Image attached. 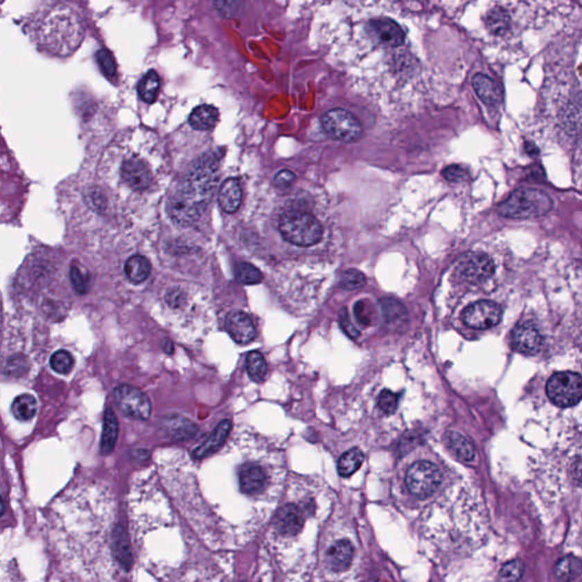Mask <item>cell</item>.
Wrapping results in <instances>:
<instances>
[{
    "mask_svg": "<svg viewBox=\"0 0 582 582\" xmlns=\"http://www.w3.org/2000/svg\"><path fill=\"white\" fill-rule=\"evenodd\" d=\"M218 168L214 156H204L190 168L177 190L205 211L218 184Z\"/></svg>",
    "mask_w": 582,
    "mask_h": 582,
    "instance_id": "6da1fadb",
    "label": "cell"
},
{
    "mask_svg": "<svg viewBox=\"0 0 582 582\" xmlns=\"http://www.w3.org/2000/svg\"><path fill=\"white\" fill-rule=\"evenodd\" d=\"M42 23V42L47 44L49 49H53L58 53H65L72 51L70 46L65 42H70L71 46L78 47L81 40V29L76 17H74L67 8H55L44 17Z\"/></svg>",
    "mask_w": 582,
    "mask_h": 582,
    "instance_id": "7a4b0ae2",
    "label": "cell"
},
{
    "mask_svg": "<svg viewBox=\"0 0 582 582\" xmlns=\"http://www.w3.org/2000/svg\"><path fill=\"white\" fill-rule=\"evenodd\" d=\"M553 206V200L543 190L521 188L498 206V213L507 218H537L551 212Z\"/></svg>",
    "mask_w": 582,
    "mask_h": 582,
    "instance_id": "3957f363",
    "label": "cell"
},
{
    "mask_svg": "<svg viewBox=\"0 0 582 582\" xmlns=\"http://www.w3.org/2000/svg\"><path fill=\"white\" fill-rule=\"evenodd\" d=\"M279 230L285 240L299 247H310L322 239L323 229L319 220L299 211L285 213L279 221Z\"/></svg>",
    "mask_w": 582,
    "mask_h": 582,
    "instance_id": "277c9868",
    "label": "cell"
},
{
    "mask_svg": "<svg viewBox=\"0 0 582 582\" xmlns=\"http://www.w3.org/2000/svg\"><path fill=\"white\" fill-rule=\"evenodd\" d=\"M321 123L328 134L342 143H355L363 134L360 121L342 108H333L326 112L321 118Z\"/></svg>",
    "mask_w": 582,
    "mask_h": 582,
    "instance_id": "5b68a950",
    "label": "cell"
},
{
    "mask_svg": "<svg viewBox=\"0 0 582 582\" xmlns=\"http://www.w3.org/2000/svg\"><path fill=\"white\" fill-rule=\"evenodd\" d=\"M405 480L408 491L424 500L438 491L441 484V472L434 463L420 461L408 468Z\"/></svg>",
    "mask_w": 582,
    "mask_h": 582,
    "instance_id": "8992f818",
    "label": "cell"
},
{
    "mask_svg": "<svg viewBox=\"0 0 582 582\" xmlns=\"http://www.w3.org/2000/svg\"><path fill=\"white\" fill-rule=\"evenodd\" d=\"M546 389L555 405L570 407L582 399V378L574 372H560L548 380Z\"/></svg>",
    "mask_w": 582,
    "mask_h": 582,
    "instance_id": "52a82bcc",
    "label": "cell"
},
{
    "mask_svg": "<svg viewBox=\"0 0 582 582\" xmlns=\"http://www.w3.org/2000/svg\"><path fill=\"white\" fill-rule=\"evenodd\" d=\"M117 406L124 414L140 421L148 420L152 414V403L148 396L130 385H121L114 390Z\"/></svg>",
    "mask_w": 582,
    "mask_h": 582,
    "instance_id": "ba28073f",
    "label": "cell"
},
{
    "mask_svg": "<svg viewBox=\"0 0 582 582\" xmlns=\"http://www.w3.org/2000/svg\"><path fill=\"white\" fill-rule=\"evenodd\" d=\"M500 307L491 301H477L466 307L463 312V321L471 329H491L500 323Z\"/></svg>",
    "mask_w": 582,
    "mask_h": 582,
    "instance_id": "9c48e42d",
    "label": "cell"
},
{
    "mask_svg": "<svg viewBox=\"0 0 582 582\" xmlns=\"http://www.w3.org/2000/svg\"><path fill=\"white\" fill-rule=\"evenodd\" d=\"M369 35L378 46L402 47L405 44V32L393 19L380 17L369 21Z\"/></svg>",
    "mask_w": 582,
    "mask_h": 582,
    "instance_id": "30bf717a",
    "label": "cell"
},
{
    "mask_svg": "<svg viewBox=\"0 0 582 582\" xmlns=\"http://www.w3.org/2000/svg\"><path fill=\"white\" fill-rule=\"evenodd\" d=\"M494 262L484 253L468 254L457 266L459 278L470 283L486 281L494 274Z\"/></svg>",
    "mask_w": 582,
    "mask_h": 582,
    "instance_id": "8fae6325",
    "label": "cell"
},
{
    "mask_svg": "<svg viewBox=\"0 0 582 582\" xmlns=\"http://www.w3.org/2000/svg\"><path fill=\"white\" fill-rule=\"evenodd\" d=\"M168 213L172 221L181 227H189L202 216L204 209L189 200L179 190L175 191L168 202Z\"/></svg>",
    "mask_w": 582,
    "mask_h": 582,
    "instance_id": "7c38bea8",
    "label": "cell"
},
{
    "mask_svg": "<svg viewBox=\"0 0 582 582\" xmlns=\"http://www.w3.org/2000/svg\"><path fill=\"white\" fill-rule=\"evenodd\" d=\"M225 329L234 342L246 345L256 337V329L248 314L241 310H233L225 319Z\"/></svg>",
    "mask_w": 582,
    "mask_h": 582,
    "instance_id": "4fadbf2b",
    "label": "cell"
},
{
    "mask_svg": "<svg viewBox=\"0 0 582 582\" xmlns=\"http://www.w3.org/2000/svg\"><path fill=\"white\" fill-rule=\"evenodd\" d=\"M541 345H543V337L539 330L531 323H522L513 330V349L521 354H536L541 349Z\"/></svg>",
    "mask_w": 582,
    "mask_h": 582,
    "instance_id": "5bb4252c",
    "label": "cell"
},
{
    "mask_svg": "<svg viewBox=\"0 0 582 582\" xmlns=\"http://www.w3.org/2000/svg\"><path fill=\"white\" fill-rule=\"evenodd\" d=\"M304 511L294 504L282 507L276 516L278 531L287 537L297 536L304 528Z\"/></svg>",
    "mask_w": 582,
    "mask_h": 582,
    "instance_id": "9a60e30c",
    "label": "cell"
},
{
    "mask_svg": "<svg viewBox=\"0 0 582 582\" xmlns=\"http://www.w3.org/2000/svg\"><path fill=\"white\" fill-rule=\"evenodd\" d=\"M122 175L129 186L136 191H145L152 182L148 166L138 159H127L122 168Z\"/></svg>",
    "mask_w": 582,
    "mask_h": 582,
    "instance_id": "2e32d148",
    "label": "cell"
},
{
    "mask_svg": "<svg viewBox=\"0 0 582 582\" xmlns=\"http://www.w3.org/2000/svg\"><path fill=\"white\" fill-rule=\"evenodd\" d=\"M267 484V475L262 466L245 464L239 470V486L244 494L255 495L262 491Z\"/></svg>",
    "mask_w": 582,
    "mask_h": 582,
    "instance_id": "e0dca14e",
    "label": "cell"
},
{
    "mask_svg": "<svg viewBox=\"0 0 582 582\" xmlns=\"http://www.w3.org/2000/svg\"><path fill=\"white\" fill-rule=\"evenodd\" d=\"M472 86L479 98L489 106H497L502 103L503 92L502 89L489 76L478 73L472 79Z\"/></svg>",
    "mask_w": 582,
    "mask_h": 582,
    "instance_id": "ac0fdd59",
    "label": "cell"
},
{
    "mask_svg": "<svg viewBox=\"0 0 582 582\" xmlns=\"http://www.w3.org/2000/svg\"><path fill=\"white\" fill-rule=\"evenodd\" d=\"M354 555V547L347 539L335 541L326 553V562L335 572H342L349 569Z\"/></svg>",
    "mask_w": 582,
    "mask_h": 582,
    "instance_id": "d6986e66",
    "label": "cell"
},
{
    "mask_svg": "<svg viewBox=\"0 0 582 582\" xmlns=\"http://www.w3.org/2000/svg\"><path fill=\"white\" fill-rule=\"evenodd\" d=\"M231 421H229V420H224L221 423H218L205 443H202L200 447H197L195 450L193 457L197 459H202L209 455H212L213 452H218L224 445L225 440H227L230 431H231Z\"/></svg>",
    "mask_w": 582,
    "mask_h": 582,
    "instance_id": "ffe728a7",
    "label": "cell"
},
{
    "mask_svg": "<svg viewBox=\"0 0 582 582\" xmlns=\"http://www.w3.org/2000/svg\"><path fill=\"white\" fill-rule=\"evenodd\" d=\"M161 427L175 440H186L196 436L198 427L193 422L180 415H170L163 418Z\"/></svg>",
    "mask_w": 582,
    "mask_h": 582,
    "instance_id": "44dd1931",
    "label": "cell"
},
{
    "mask_svg": "<svg viewBox=\"0 0 582 582\" xmlns=\"http://www.w3.org/2000/svg\"><path fill=\"white\" fill-rule=\"evenodd\" d=\"M241 198L242 193L238 179L230 177L222 184L218 191V204L224 212L230 214L237 212L238 209L240 207Z\"/></svg>",
    "mask_w": 582,
    "mask_h": 582,
    "instance_id": "7402d4cb",
    "label": "cell"
},
{
    "mask_svg": "<svg viewBox=\"0 0 582 582\" xmlns=\"http://www.w3.org/2000/svg\"><path fill=\"white\" fill-rule=\"evenodd\" d=\"M118 434V423L113 409L108 408L105 412L104 425H103L102 440H100V452L104 455L111 454L114 450Z\"/></svg>",
    "mask_w": 582,
    "mask_h": 582,
    "instance_id": "603a6c76",
    "label": "cell"
},
{
    "mask_svg": "<svg viewBox=\"0 0 582 582\" xmlns=\"http://www.w3.org/2000/svg\"><path fill=\"white\" fill-rule=\"evenodd\" d=\"M218 121V111L211 105H202L193 109L189 116V123L195 130H209L215 127Z\"/></svg>",
    "mask_w": 582,
    "mask_h": 582,
    "instance_id": "cb8c5ba5",
    "label": "cell"
},
{
    "mask_svg": "<svg viewBox=\"0 0 582 582\" xmlns=\"http://www.w3.org/2000/svg\"><path fill=\"white\" fill-rule=\"evenodd\" d=\"M152 271V265L146 257L134 255L130 257L124 265V272L127 279L134 285H139L147 280Z\"/></svg>",
    "mask_w": 582,
    "mask_h": 582,
    "instance_id": "d4e9b609",
    "label": "cell"
},
{
    "mask_svg": "<svg viewBox=\"0 0 582 582\" xmlns=\"http://www.w3.org/2000/svg\"><path fill=\"white\" fill-rule=\"evenodd\" d=\"M10 409L19 421H30L37 413V400L33 396L23 394L16 397Z\"/></svg>",
    "mask_w": 582,
    "mask_h": 582,
    "instance_id": "484cf974",
    "label": "cell"
},
{
    "mask_svg": "<svg viewBox=\"0 0 582 582\" xmlns=\"http://www.w3.org/2000/svg\"><path fill=\"white\" fill-rule=\"evenodd\" d=\"M486 24L489 31L494 35H506L511 28V17L507 10L504 8H494L488 13Z\"/></svg>",
    "mask_w": 582,
    "mask_h": 582,
    "instance_id": "4316f807",
    "label": "cell"
},
{
    "mask_svg": "<svg viewBox=\"0 0 582 582\" xmlns=\"http://www.w3.org/2000/svg\"><path fill=\"white\" fill-rule=\"evenodd\" d=\"M448 443H450L452 452H455L456 456L459 459L466 461V462L475 459V446L472 445L471 441L466 436L452 431L448 434Z\"/></svg>",
    "mask_w": 582,
    "mask_h": 582,
    "instance_id": "83f0119b",
    "label": "cell"
},
{
    "mask_svg": "<svg viewBox=\"0 0 582 582\" xmlns=\"http://www.w3.org/2000/svg\"><path fill=\"white\" fill-rule=\"evenodd\" d=\"M363 461L364 455L361 450L353 448V450L346 452L339 459V475L344 477V478L351 477V475H354L355 472L358 471V468H361Z\"/></svg>",
    "mask_w": 582,
    "mask_h": 582,
    "instance_id": "f1b7e54d",
    "label": "cell"
},
{
    "mask_svg": "<svg viewBox=\"0 0 582 582\" xmlns=\"http://www.w3.org/2000/svg\"><path fill=\"white\" fill-rule=\"evenodd\" d=\"M159 76L155 71H149L143 79L140 80L139 85H138V92H139L140 98L143 99V102L152 104L157 97V92L159 90Z\"/></svg>",
    "mask_w": 582,
    "mask_h": 582,
    "instance_id": "f546056e",
    "label": "cell"
},
{
    "mask_svg": "<svg viewBox=\"0 0 582 582\" xmlns=\"http://www.w3.org/2000/svg\"><path fill=\"white\" fill-rule=\"evenodd\" d=\"M582 572V564L578 558L567 556L561 558L555 565V574L557 578L564 581L576 579Z\"/></svg>",
    "mask_w": 582,
    "mask_h": 582,
    "instance_id": "4dcf8cb0",
    "label": "cell"
},
{
    "mask_svg": "<svg viewBox=\"0 0 582 582\" xmlns=\"http://www.w3.org/2000/svg\"><path fill=\"white\" fill-rule=\"evenodd\" d=\"M246 369L250 379L260 382L267 373V364L260 351H250L246 358Z\"/></svg>",
    "mask_w": 582,
    "mask_h": 582,
    "instance_id": "1f68e13d",
    "label": "cell"
},
{
    "mask_svg": "<svg viewBox=\"0 0 582 582\" xmlns=\"http://www.w3.org/2000/svg\"><path fill=\"white\" fill-rule=\"evenodd\" d=\"M237 279L244 285H257L263 280V274L256 266L252 265L249 263H240L237 266Z\"/></svg>",
    "mask_w": 582,
    "mask_h": 582,
    "instance_id": "d6a6232c",
    "label": "cell"
},
{
    "mask_svg": "<svg viewBox=\"0 0 582 582\" xmlns=\"http://www.w3.org/2000/svg\"><path fill=\"white\" fill-rule=\"evenodd\" d=\"M74 365V360L72 355L67 351H56L51 358V367L55 372L60 374L70 373Z\"/></svg>",
    "mask_w": 582,
    "mask_h": 582,
    "instance_id": "836d02e7",
    "label": "cell"
},
{
    "mask_svg": "<svg viewBox=\"0 0 582 582\" xmlns=\"http://www.w3.org/2000/svg\"><path fill=\"white\" fill-rule=\"evenodd\" d=\"M524 571L522 561H511L500 569V582H519Z\"/></svg>",
    "mask_w": 582,
    "mask_h": 582,
    "instance_id": "e575fe53",
    "label": "cell"
},
{
    "mask_svg": "<svg viewBox=\"0 0 582 582\" xmlns=\"http://www.w3.org/2000/svg\"><path fill=\"white\" fill-rule=\"evenodd\" d=\"M383 317L388 323H396L404 321L406 317V310L398 301L386 299L382 301Z\"/></svg>",
    "mask_w": 582,
    "mask_h": 582,
    "instance_id": "d590c367",
    "label": "cell"
},
{
    "mask_svg": "<svg viewBox=\"0 0 582 582\" xmlns=\"http://www.w3.org/2000/svg\"><path fill=\"white\" fill-rule=\"evenodd\" d=\"M354 313L355 317L358 319V322L361 323L362 326H367L373 324L374 319H376V310H374L373 305L371 304L370 301H358L355 304Z\"/></svg>",
    "mask_w": 582,
    "mask_h": 582,
    "instance_id": "8d00e7d4",
    "label": "cell"
},
{
    "mask_svg": "<svg viewBox=\"0 0 582 582\" xmlns=\"http://www.w3.org/2000/svg\"><path fill=\"white\" fill-rule=\"evenodd\" d=\"M365 276L363 273L360 272L358 270H349L346 271L342 276V287L346 290H355V289L361 288L365 285Z\"/></svg>",
    "mask_w": 582,
    "mask_h": 582,
    "instance_id": "74e56055",
    "label": "cell"
},
{
    "mask_svg": "<svg viewBox=\"0 0 582 582\" xmlns=\"http://www.w3.org/2000/svg\"><path fill=\"white\" fill-rule=\"evenodd\" d=\"M378 405L385 414H394L397 408V396L390 390H382L378 399Z\"/></svg>",
    "mask_w": 582,
    "mask_h": 582,
    "instance_id": "f35d334b",
    "label": "cell"
},
{
    "mask_svg": "<svg viewBox=\"0 0 582 582\" xmlns=\"http://www.w3.org/2000/svg\"><path fill=\"white\" fill-rule=\"evenodd\" d=\"M96 58H97V62H98L99 67L102 69L105 76H114L115 72H116V67H115L114 60L112 58L109 51L102 49L97 53Z\"/></svg>",
    "mask_w": 582,
    "mask_h": 582,
    "instance_id": "ab89813d",
    "label": "cell"
},
{
    "mask_svg": "<svg viewBox=\"0 0 582 582\" xmlns=\"http://www.w3.org/2000/svg\"><path fill=\"white\" fill-rule=\"evenodd\" d=\"M466 175H468V172L459 165H450L443 170L445 179L450 182H454V184H459V182L466 180Z\"/></svg>",
    "mask_w": 582,
    "mask_h": 582,
    "instance_id": "60d3db41",
    "label": "cell"
},
{
    "mask_svg": "<svg viewBox=\"0 0 582 582\" xmlns=\"http://www.w3.org/2000/svg\"><path fill=\"white\" fill-rule=\"evenodd\" d=\"M339 323H340V326H342V329L344 330V333L349 335V337H351V338H358V335H360V331H358V330L355 328L354 324L351 323V319H349V313H347L346 308H344V310L340 312V315H339Z\"/></svg>",
    "mask_w": 582,
    "mask_h": 582,
    "instance_id": "b9f144b4",
    "label": "cell"
},
{
    "mask_svg": "<svg viewBox=\"0 0 582 582\" xmlns=\"http://www.w3.org/2000/svg\"><path fill=\"white\" fill-rule=\"evenodd\" d=\"M70 274L71 281H72L76 290L79 294H86L87 291H88V285H87L86 279L83 278L81 271L78 267H76V266H72Z\"/></svg>",
    "mask_w": 582,
    "mask_h": 582,
    "instance_id": "7bdbcfd3",
    "label": "cell"
},
{
    "mask_svg": "<svg viewBox=\"0 0 582 582\" xmlns=\"http://www.w3.org/2000/svg\"><path fill=\"white\" fill-rule=\"evenodd\" d=\"M294 179H296V175H294V172L289 171V170H282V171L276 173V177H274V184L279 188L285 189V188L290 187L291 184H294Z\"/></svg>",
    "mask_w": 582,
    "mask_h": 582,
    "instance_id": "ee69618b",
    "label": "cell"
},
{
    "mask_svg": "<svg viewBox=\"0 0 582 582\" xmlns=\"http://www.w3.org/2000/svg\"><path fill=\"white\" fill-rule=\"evenodd\" d=\"M573 480L578 486L582 487V459L576 461L572 466Z\"/></svg>",
    "mask_w": 582,
    "mask_h": 582,
    "instance_id": "f6af8a7d",
    "label": "cell"
},
{
    "mask_svg": "<svg viewBox=\"0 0 582 582\" xmlns=\"http://www.w3.org/2000/svg\"><path fill=\"white\" fill-rule=\"evenodd\" d=\"M527 150H528V152H530L531 155H536V154H538V149L535 148V147H534V145H530V143H529V146L527 145Z\"/></svg>",
    "mask_w": 582,
    "mask_h": 582,
    "instance_id": "bcb514c9",
    "label": "cell"
}]
</instances>
